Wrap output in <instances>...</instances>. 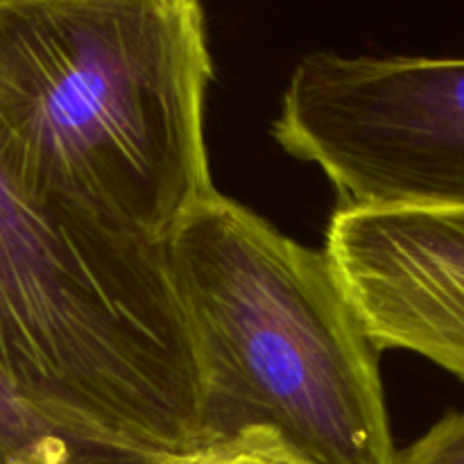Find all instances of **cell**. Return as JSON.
<instances>
[{
    "mask_svg": "<svg viewBox=\"0 0 464 464\" xmlns=\"http://www.w3.org/2000/svg\"><path fill=\"white\" fill-rule=\"evenodd\" d=\"M199 0H0V170L44 211L166 243L216 193Z\"/></svg>",
    "mask_w": 464,
    "mask_h": 464,
    "instance_id": "cell-1",
    "label": "cell"
},
{
    "mask_svg": "<svg viewBox=\"0 0 464 464\" xmlns=\"http://www.w3.org/2000/svg\"><path fill=\"white\" fill-rule=\"evenodd\" d=\"M0 374L75 464L202 447L204 365L166 243L44 211L3 170Z\"/></svg>",
    "mask_w": 464,
    "mask_h": 464,
    "instance_id": "cell-2",
    "label": "cell"
},
{
    "mask_svg": "<svg viewBox=\"0 0 464 464\" xmlns=\"http://www.w3.org/2000/svg\"><path fill=\"white\" fill-rule=\"evenodd\" d=\"M166 254L204 365L202 447L270 426L308 464H399L379 349L329 254L218 190Z\"/></svg>",
    "mask_w": 464,
    "mask_h": 464,
    "instance_id": "cell-3",
    "label": "cell"
},
{
    "mask_svg": "<svg viewBox=\"0 0 464 464\" xmlns=\"http://www.w3.org/2000/svg\"><path fill=\"white\" fill-rule=\"evenodd\" d=\"M272 134L340 208H464V59L311 53Z\"/></svg>",
    "mask_w": 464,
    "mask_h": 464,
    "instance_id": "cell-4",
    "label": "cell"
},
{
    "mask_svg": "<svg viewBox=\"0 0 464 464\" xmlns=\"http://www.w3.org/2000/svg\"><path fill=\"white\" fill-rule=\"evenodd\" d=\"M324 252L379 352L464 381V208H338Z\"/></svg>",
    "mask_w": 464,
    "mask_h": 464,
    "instance_id": "cell-5",
    "label": "cell"
},
{
    "mask_svg": "<svg viewBox=\"0 0 464 464\" xmlns=\"http://www.w3.org/2000/svg\"><path fill=\"white\" fill-rule=\"evenodd\" d=\"M166 464H308L288 444L279 430L270 426H252L231 438L208 442Z\"/></svg>",
    "mask_w": 464,
    "mask_h": 464,
    "instance_id": "cell-6",
    "label": "cell"
},
{
    "mask_svg": "<svg viewBox=\"0 0 464 464\" xmlns=\"http://www.w3.org/2000/svg\"><path fill=\"white\" fill-rule=\"evenodd\" d=\"M50 435L62 438L0 374V464L16 460Z\"/></svg>",
    "mask_w": 464,
    "mask_h": 464,
    "instance_id": "cell-7",
    "label": "cell"
},
{
    "mask_svg": "<svg viewBox=\"0 0 464 464\" xmlns=\"http://www.w3.org/2000/svg\"><path fill=\"white\" fill-rule=\"evenodd\" d=\"M399 464H464V415L440 420L412 447L399 453Z\"/></svg>",
    "mask_w": 464,
    "mask_h": 464,
    "instance_id": "cell-8",
    "label": "cell"
}]
</instances>
